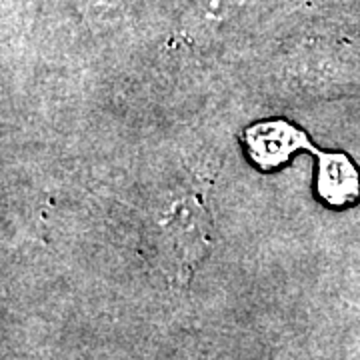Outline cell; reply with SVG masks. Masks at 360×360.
<instances>
[{"mask_svg": "<svg viewBox=\"0 0 360 360\" xmlns=\"http://www.w3.org/2000/svg\"><path fill=\"white\" fill-rule=\"evenodd\" d=\"M245 142L252 162L262 170H274L296 150L319 153L314 144H310L307 132L292 127L286 120H264L248 127L245 132Z\"/></svg>", "mask_w": 360, "mask_h": 360, "instance_id": "cell-1", "label": "cell"}, {"mask_svg": "<svg viewBox=\"0 0 360 360\" xmlns=\"http://www.w3.org/2000/svg\"><path fill=\"white\" fill-rule=\"evenodd\" d=\"M316 193L326 205L342 208L360 198V174L345 153H316Z\"/></svg>", "mask_w": 360, "mask_h": 360, "instance_id": "cell-2", "label": "cell"}]
</instances>
